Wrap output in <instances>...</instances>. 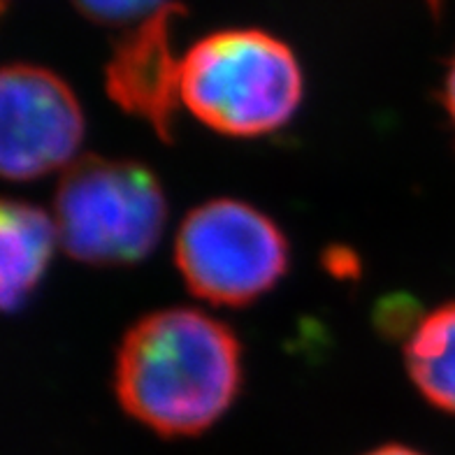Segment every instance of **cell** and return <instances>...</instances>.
I'll use <instances>...</instances> for the list:
<instances>
[{
    "label": "cell",
    "instance_id": "1",
    "mask_svg": "<svg viewBox=\"0 0 455 455\" xmlns=\"http://www.w3.org/2000/svg\"><path fill=\"white\" fill-rule=\"evenodd\" d=\"M242 386V347L223 321L186 307L147 314L114 363V393L128 416L163 437L212 427Z\"/></svg>",
    "mask_w": 455,
    "mask_h": 455
},
{
    "label": "cell",
    "instance_id": "2",
    "mask_svg": "<svg viewBox=\"0 0 455 455\" xmlns=\"http://www.w3.org/2000/svg\"><path fill=\"white\" fill-rule=\"evenodd\" d=\"M302 70L291 47L265 30H221L181 59V102L212 131L260 138L293 119Z\"/></svg>",
    "mask_w": 455,
    "mask_h": 455
},
{
    "label": "cell",
    "instance_id": "3",
    "mask_svg": "<svg viewBox=\"0 0 455 455\" xmlns=\"http://www.w3.org/2000/svg\"><path fill=\"white\" fill-rule=\"evenodd\" d=\"M165 196L147 165L86 156L72 163L56 191L54 221L75 260L131 265L154 251L165 226Z\"/></svg>",
    "mask_w": 455,
    "mask_h": 455
},
{
    "label": "cell",
    "instance_id": "4",
    "mask_svg": "<svg viewBox=\"0 0 455 455\" xmlns=\"http://www.w3.org/2000/svg\"><path fill=\"white\" fill-rule=\"evenodd\" d=\"M174 263L196 298L244 307L282 282L288 242L282 228L249 203L210 200L181 221Z\"/></svg>",
    "mask_w": 455,
    "mask_h": 455
},
{
    "label": "cell",
    "instance_id": "5",
    "mask_svg": "<svg viewBox=\"0 0 455 455\" xmlns=\"http://www.w3.org/2000/svg\"><path fill=\"white\" fill-rule=\"evenodd\" d=\"M84 138V114L70 86L37 66L14 63L0 77V168L30 181L72 161Z\"/></svg>",
    "mask_w": 455,
    "mask_h": 455
},
{
    "label": "cell",
    "instance_id": "6",
    "mask_svg": "<svg viewBox=\"0 0 455 455\" xmlns=\"http://www.w3.org/2000/svg\"><path fill=\"white\" fill-rule=\"evenodd\" d=\"M184 7H163L144 19L114 47L105 70L116 108L144 121L163 142H172L181 102V60L174 56L172 26Z\"/></svg>",
    "mask_w": 455,
    "mask_h": 455
},
{
    "label": "cell",
    "instance_id": "7",
    "mask_svg": "<svg viewBox=\"0 0 455 455\" xmlns=\"http://www.w3.org/2000/svg\"><path fill=\"white\" fill-rule=\"evenodd\" d=\"M59 228L36 204L24 200H5L0 212V295L5 312L24 307L37 283L43 282L56 242Z\"/></svg>",
    "mask_w": 455,
    "mask_h": 455
},
{
    "label": "cell",
    "instance_id": "8",
    "mask_svg": "<svg viewBox=\"0 0 455 455\" xmlns=\"http://www.w3.org/2000/svg\"><path fill=\"white\" fill-rule=\"evenodd\" d=\"M407 371L432 407L455 413V299L432 309L409 332Z\"/></svg>",
    "mask_w": 455,
    "mask_h": 455
},
{
    "label": "cell",
    "instance_id": "9",
    "mask_svg": "<svg viewBox=\"0 0 455 455\" xmlns=\"http://www.w3.org/2000/svg\"><path fill=\"white\" fill-rule=\"evenodd\" d=\"M72 3L84 17L109 26L132 24V21L140 24L170 5V0H72Z\"/></svg>",
    "mask_w": 455,
    "mask_h": 455
},
{
    "label": "cell",
    "instance_id": "10",
    "mask_svg": "<svg viewBox=\"0 0 455 455\" xmlns=\"http://www.w3.org/2000/svg\"><path fill=\"white\" fill-rule=\"evenodd\" d=\"M442 102H443V109H446V116H449L451 121V126H453L455 131V56L451 59L449 70H446V79H443Z\"/></svg>",
    "mask_w": 455,
    "mask_h": 455
},
{
    "label": "cell",
    "instance_id": "11",
    "mask_svg": "<svg viewBox=\"0 0 455 455\" xmlns=\"http://www.w3.org/2000/svg\"><path fill=\"white\" fill-rule=\"evenodd\" d=\"M367 455H420L416 451L407 449V446H397V443H388V446H381V449L371 451Z\"/></svg>",
    "mask_w": 455,
    "mask_h": 455
},
{
    "label": "cell",
    "instance_id": "12",
    "mask_svg": "<svg viewBox=\"0 0 455 455\" xmlns=\"http://www.w3.org/2000/svg\"><path fill=\"white\" fill-rule=\"evenodd\" d=\"M427 3H430L435 12H439V3H442V0H427Z\"/></svg>",
    "mask_w": 455,
    "mask_h": 455
}]
</instances>
